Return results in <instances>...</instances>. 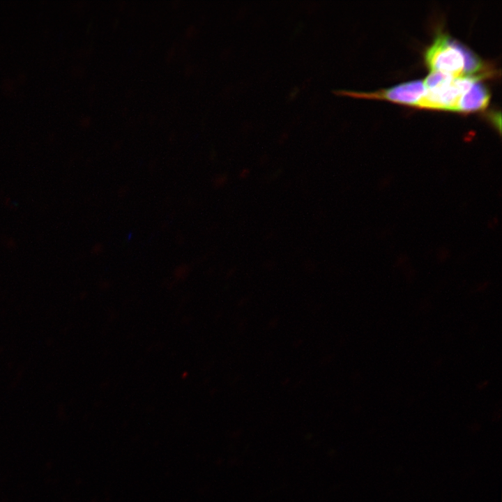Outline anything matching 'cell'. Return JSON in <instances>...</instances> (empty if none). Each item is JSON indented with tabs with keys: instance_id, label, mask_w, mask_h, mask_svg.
Segmentation results:
<instances>
[{
	"instance_id": "277c9868",
	"label": "cell",
	"mask_w": 502,
	"mask_h": 502,
	"mask_svg": "<svg viewBox=\"0 0 502 502\" xmlns=\"http://www.w3.org/2000/svg\"><path fill=\"white\" fill-rule=\"evenodd\" d=\"M490 93L481 80L476 82L460 98L457 112H472L484 109L488 105Z\"/></svg>"
},
{
	"instance_id": "8992f818",
	"label": "cell",
	"mask_w": 502,
	"mask_h": 502,
	"mask_svg": "<svg viewBox=\"0 0 502 502\" xmlns=\"http://www.w3.org/2000/svg\"><path fill=\"white\" fill-rule=\"evenodd\" d=\"M249 174V171L246 169H243L241 173H240V177L241 178H246Z\"/></svg>"
},
{
	"instance_id": "3957f363",
	"label": "cell",
	"mask_w": 502,
	"mask_h": 502,
	"mask_svg": "<svg viewBox=\"0 0 502 502\" xmlns=\"http://www.w3.org/2000/svg\"><path fill=\"white\" fill-rule=\"evenodd\" d=\"M426 88L423 80H413L372 92H355L340 90L335 93L356 98L385 100L396 103L416 107L424 96Z\"/></svg>"
},
{
	"instance_id": "6da1fadb",
	"label": "cell",
	"mask_w": 502,
	"mask_h": 502,
	"mask_svg": "<svg viewBox=\"0 0 502 502\" xmlns=\"http://www.w3.org/2000/svg\"><path fill=\"white\" fill-rule=\"evenodd\" d=\"M425 61L432 71L451 75L455 77L475 75L483 79L490 77L493 70L473 52L452 39L444 33H439L425 52Z\"/></svg>"
},
{
	"instance_id": "5b68a950",
	"label": "cell",
	"mask_w": 502,
	"mask_h": 502,
	"mask_svg": "<svg viewBox=\"0 0 502 502\" xmlns=\"http://www.w3.org/2000/svg\"><path fill=\"white\" fill-rule=\"evenodd\" d=\"M226 181H227V177L223 175H221L215 179V184L217 186L222 185H224V183H225Z\"/></svg>"
},
{
	"instance_id": "7a4b0ae2",
	"label": "cell",
	"mask_w": 502,
	"mask_h": 502,
	"mask_svg": "<svg viewBox=\"0 0 502 502\" xmlns=\"http://www.w3.org/2000/svg\"><path fill=\"white\" fill-rule=\"evenodd\" d=\"M481 77L464 75L452 77L443 84L426 91L416 107L457 112L461 96Z\"/></svg>"
}]
</instances>
